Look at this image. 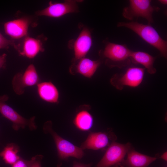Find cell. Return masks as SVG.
Segmentation results:
<instances>
[{
  "label": "cell",
  "instance_id": "4316f807",
  "mask_svg": "<svg viewBox=\"0 0 167 167\" xmlns=\"http://www.w3.org/2000/svg\"><path fill=\"white\" fill-rule=\"evenodd\" d=\"M120 164H118L115 165H114L110 167H119L120 166Z\"/></svg>",
  "mask_w": 167,
  "mask_h": 167
},
{
  "label": "cell",
  "instance_id": "7402d4cb",
  "mask_svg": "<svg viewBox=\"0 0 167 167\" xmlns=\"http://www.w3.org/2000/svg\"><path fill=\"white\" fill-rule=\"evenodd\" d=\"M43 158L41 155H38L34 156L33 161L30 167H41V161Z\"/></svg>",
  "mask_w": 167,
  "mask_h": 167
},
{
  "label": "cell",
  "instance_id": "30bf717a",
  "mask_svg": "<svg viewBox=\"0 0 167 167\" xmlns=\"http://www.w3.org/2000/svg\"><path fill=\"white\" fill-rule=\"evenodd\" d=\"M117 139L116 136L112 132H90L86 139L80 148L83 150L90 149L97 150L109 146Z\"/></svg>",
  "mask_w": 167,
  "mask_h": 167
},
{
  "label": "cell",
  "instance_id": "d6986e66",
  "mask_svg": "<svg viewBox=\"0 0 167 167\" xmlns=\"http://www.w3.org/2000/svg\"><path fill=\"white\" fill-rule=\"evenodd\" d=\"M19 151L17 146L14 143H10L0 153V156L6 164L12 165L20 158L18 154Z\"/></svg>",
  "mask_w": 167,
  "mask_h": 167
},
{
  "label": "cell",
  "instance_id": "4fadbf2b",
  "mask_svg": "<svg viewBox=\"0 0 167 167\" xmlns=\"http://www.w3.org/2000/svg\"><path fill=\"white\" fill-rule=\"evenodd\" d=\"M29 24V20L25 18L7 22L4 24L5 32L13 38H20L27 34Z\"/></svg>",
  "mask_w": 167,
  "mask_h": 167
},
{
  "label": "cell",
  "instance_id": "ba28073f",
  "mask_svg": "<svg viewBox=\"0 0 167 167\" xmlns=\"http://www.w3.org/2000/svg\"><path fill=\"white\" fill-rule=\"evenodd\" d=\"M81 1L65 0L63 3H53L50 2L49 6L44 9L36 12L38 16H45L58 18L66 14L79 11L78 3Z\"/></svg>",
  "mask_w": 167,
  "mask_h": 167
},
{
  "label": "cell",
  "instance_id": "e0dca14e",
  "mask_svg": "<svg viewBox=\"0 0 167 167\" xmlns=\"http://www.w3.org/2000/svg\"><path fill=\"white\" fill-rule=\"evenodd\" d=\"M43 51L44 49L40 40L28 37L24 41L22 50L20 54L28 58H32L40 52Z\"/></svg>",
  "mask_w": 167,
  "mask_h": 167
},
{
  "label": "cell",
  "instance_id": "7a4b0ae2",
  "mask_svg": "<svg viewBox=\"0 0 167 167\" xmlns=\"http://www.w3.org/2000/svg\"><path fill=\"white\" fill-rule=\"evenodd\" d=\"M103 49L99 52L100 56L106 58L105 63L111 67H123L129 65L131 50L124 45L105 41Z\"/></svg>",
  "mask_w": 167,
  "mask_h": 167
},
{
  "label": "cell",
  "instance_id": "52a82bcc",
  "mask_svg": "<svg viewBox=\"0 0 167 167\" xmlns=\"http://www.w3.org/2000/svg\"><path fill=\"white\" fill-rule=\"evenodd\" d=\"M144 70V68L140 67L130 68L123 75H114L111 79V83L118 90H122L125 86L136 87L143 79Z\"/></svg>",
  "mask_w": 167,
  "mask_h": 167
},
{
  "label": "cell",
  "instance_id": "9c48e42d",
  "mask_svg": "<svg viewBox=\"0 0 167 167\" xmlns=\"http://www.w3.org/2000/svg\"><path fill=\"white\" fill-rule=\"evenodd\" d=\"M39 81V77L33 64L30 65L24 73H18L12 81L13 90L17 94H23L26 87L33 86Z\"/></svg>",
  "mask_w": 167,
  "mask_h": 167
},
{
  "label": "cell",
  "instance_id": "ac0fdd59",
  "mask_svg": "<svg viewBox=\"0 0 167 167\" xmlns=\"http://www.w3.org/2000/svg\"><path fill=\"white\" fill-rule=\"evenodd\" d=\"M93 123L92 115L86 110L78 112L74 119V123L76 127L82 131L89 130L92 127Z\"/></svg>",
  "mask_w": 167,
  "mask_h": 167
},
{
  "label": "cell",
  "instance_id": "5bb4252c",
  "mask_svg": "<svg viewBox=\"0 0 167 167\" xmlns=\"http://www.w3.org/2000/svg\"><path fill=\"white\" fill-rule=\"evenodd\" d=\"M77 61L71 68L74 67L77 72L88 78L93 75L101 63L99 60H93L85 57Z\"/></svg>",
  "mask_w": 167,
  "mask_h": 167
},
{
  "label": "cell",
  "instance_id": "8fae6325",
  "mask_svg": "<svg viewBox=\"0 0 167 167\" xmlns=\"http://www.w3.org/2000/svg\"><path fill=\"white\" fill-rule=\"evenodd\" d=\"M72 48L74 51V61L84 58L88 53L92 44V40L90 30L84 27L75 40L70 42Z\"/></svg>",
  "mask_w": 167,
  "mask_h": 167
},
{
  "label": "cell",
  "instance_id": "d4e9b609",
  "mask_svg": "<svg viewBox=\"0 0 167 167\" xmlns=\"http://www.w3.org/2000/svg\"><path fill=\"white\" fill-rule=\"evenodd\" d=\"M161 159H162L165 161H167V151L163 153L162 155L160 157Z\"/></svg>",
  "mask_w": 167,
  "mask_h": 167
},
{
  "label": "cell",
  "instance_id": "484cf974",
  "mask_svg": "<svg viewBox=\"0 0 167 167\" xmlns=\"http://www.w3.org/2000/svg\"><path fill=\"white\" fill-rule=\"evenodd\" d=\"M159 1L161 4L166 5L167 3V1L166 0H159Z\"/></svg>",
  "mask_w": 167,
  "mask_h": 167
},
{
  "label": "cell",
  "instance_id": "cb8c5ba5",
  "mask_svg": "<svg viewBox=\"0 0 167 167\" xmlns=\"http://www.w3.org/2000/svg\"><path fill=\"white\" fill-rule=\"evenodd\" d=\"M6 54H4L0 56V69L3 67L6 62Z\"/></svg>",
  "mask_w": 167,
  "mask_h": 167
},
{
  "label": "cell",
  "instance_id": "7c38bea8",
  "mask_svg": "<svg viewBox=\"0 0 167 167\" xmlns=\"http://www.w3.org/2000/svg\"><path fill=\"white\" fill-rule=\"evenodd\" d=\"M127 154V158L120 163V167H147L156 159L139 153L132 147Z\"/></svg>",
  "mask_w": 167,
  "mask_h": 167
},
{
  "label": "cell",
  "instance_id": "6da1fadb",
  "mask_svg": "<svg viewBox=\"0 0 167 167\" xmlns=\"http://www.w3.org/2000/svg\"><path fill=\"white\" fill-rule=\"evenodd\" d=\"M118 27L129 28L143 40L159 51L161 55L165 58L167 56V42L163 39L150 24H144L137 22H119Z\"/></svg>",
  "mask_w": 167,
  "mask_h": 167
},
{
  "label": "cell",
  "instance_id": "277c9868",
  "mask_svg": "<svg viewBox=\"0 0 167 167\" xmlns=\"http://www.w3.org/2000/svg\"><path fill=\"white\" fill-rule=\"evenodd\" d=\"M151 2L149 0H130L129 6L123 8L122 15L131 20L135 18L141 17L146 19L150 24L153 22V13L160 9L158 7L152 6Z\"/></svg>",
  "mask_w": 167,
  "mask_h": 167
},
{
  "label": "cell",
  "instance_id": "3957f363",
  "mask_svg": "<svg viewBox=\"0 0 167 167\" xmlns=\"http://www.w3.org/2000/svg\"><path fill=\"white\" fill-rule=\"evenodd\" d=\"M43 129L45 133L50 134L53 137L56 145L58 157L61 160H66L69 157L80 159L84 156V152L80 147L65 139L53 130L51 121H48L44 124Z\"/></svg>",
  "mask_w": 167,
  "mask_h": 167
},
{
  "label": "cell",
  "instance_id": "5b68a950",
  "mask_svg": "<svg viewBox=\"0 0 167 167\" xmlns=\"http://www.w3.org/2000/svg\"><path fill=\"white\" fill-rule=\"evenodd\" d=\"M132 148L131 143L122 144L115 141L109 146L104 156L95 167H110L120 164L125 159V157Z\"/></svg>",
  "mask_w": 167,
  "mask_h": 167
},
{
  "label": "cell",
  "instance_id": "44dd1931",
  "mask_svg": "<svg viewBox=\"0 0 167 167\" xmlns=\"http://www.w3.org/2000/svg\"><path fill=\"white\" fill-rule=\"evenodd\" d=\"M14 45L12 41L4 37L0 32V49H6L8 48L10 45Z\"/></svg>",
  "mask_w": 167,
  "mask_h": 167
},
{
  "label": "cell",
  "instance_id": "9a60e30c",
  "mask_svg": "<svg viewBox=\"0 0 167 167\" xmlns=\"http://www.w3.org/2000/svg\"><path fill=\"white\" fill-rule=\"evenodd\" d=\"M37 87L38 94L43 100L50 103L58 102V91L52 82H45L38 84Z\"/></svg>",
  "mask_w": 167,
  "mask_h": 167
},
{
  "label": "cell",
  "instance_id": "8992f818",
  "mask_svg": "<svg viewBox=\"0 0 167 167\" xmlns=\"http://www.w3.org/2000/svg\"><path fill=\"white\" fill-rule=\"evenodd\" d=\"M8 99V96L6 95L0 97V113L12 122L13 128L17 131L20 128L24 129L28 126L31 130H35L36 126L34 122L35 117H33L29 119L23 118L5 103Z\"/></svg>",
  "mask_w": 167,
  "mask_h": 167
},
{
  "label": "cell",
  "instance_id": "603a6c76",
  "mask_svg": "<svg viewBox=\"0 0 167 167\" xmlns=\"http://www.w3.org/2000/svg\"><path fill=\"white\" fill-rule=\"evenodd\" d=\"M92 165V163L85 164L74 161L73 162V167H91Z\"/></svg>",
  "mask_w": 167,
  "mask_h": 167
},
{
  "label": "cell",
  "instance_id": "ffe728a7",
  "mask_svg": "<svg viewBox=\"0 0 167 167\" xmlns=\"http://www.w3.org/2000/svg\"><path fill=\"white\" fill-rule=\"evenodd\" d=\"M34 160V156L30 160L28 161L20 158L12 165V167H30Z\"/></svg>",
  "mask_w": 167,
  "mask_h": 167
},
{
  "label": "cell",
  "instance_id": "2e32d148",
  "mask_svg": "<svg viewBox=\"0 0 167 167\" xmlns=\"http://www.w3.org/2000/svg\"><path fill=\"white\" fill-rule=\"evenodd\" d=\"M130 58L133 62L144 66L149 73L153 74L156 72V70L153 66L156 58L149 54L142 51H132Z\"/></svg>",
  "mask_w": 167,
  "mask_h": 167
}]
</instances>
